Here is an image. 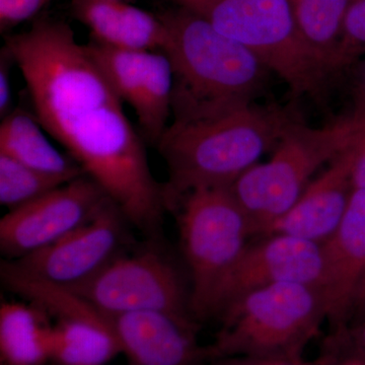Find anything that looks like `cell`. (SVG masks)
<instances>
[{"label": "cell", "instance_id": "cell-13", "mask_svg": "<svg viewBox=\"0 0 365 365\" xmlns=\"http://www.w3.org/2000/svg\"><path fill=\"white\" fill-rule=\"evenodd\" d=\"M107 314L130 365H203L210 360L208 347L198 344L193 321L163 312Z\"/></svg>", "mask_w": 365, "mask_h": 365}, {"label": "cell", "instance_id": "cell-23", "mask_svg": "<svg viewBox=\"0 0 365 365\" xmlns=\"http://www.w3.org/2000/svg\"><path fill=\"white\" fill-rule=\"evenodd\" d=\"M352 131L346 151L351 157V182L353 189L365 190V114L350 116Z\"/></svg>", "mask_w": 365, "mask_h": 365}, {"label": "cell", "instance_id": "cell-25", "mask_svg": "<svg viewBox=\"0 0 365 365\" xmlns=\"http://www.w3.org/2000/svg\"><path fill=\"white\" fill-rule=\"evenodd\" d=\"M332 359L339 355L365 360V319L351 329H338L332 341Z\"/></svg>", "mask_w": 365, "mask_h": 365}, {"label": "cell", "instance_id": "cell-6", "mask_svg": "<svg viewBox=\"0 0 365 365\" xmlns=\"http://www.w3.org/2000/svg\"><path fill=\"white\" fill-rule=\"evenodd\" d=\"M351 131L350 117L319 129L294 121L288 125L272 158L255 165L230 186L254 234L265 235L294 205L314 173L346 150Z\"/></svg>", "mask_w": 365, "mask_h": 365}, {"label": "cell", "instance_id": "cell-11", "mask_svg": "<svg viewBox=\"0 0 365 365\" xmlns=\"http://www.w3.org/2000/svg\"><path fill=\"white\" fill-rule=\"evenodd\" d=\"M123 220L111 200L91 220L46 248L14 262L24 272L58 287L90 280L116 257Z\"/></svg>", "mask_w": 365, "mask_h": 365}, {"label": "cell", "instance_id": "cell-1", "mask_svg": "<svg viewBox=\"0 0 365 365\" xmlns=\"http://www.w3.org/2000/svg\"><path fill=\"white\" fill-rule=\"evenodd\" d=\"M4 48L20 68L45 131L125 220L143 232H157L168 206L165 189L151 174L143 138L125 115L123 101L71 26L40 20L9 36Z\"/></svg>", "mask_w": 365, "mask_h": 365}, {"label": "cell", "instance_id": "cell-9", "mask_svg": "<svg viewBox=\"0 0 365 365\" xmlns=\"http://www.w3.org/2000/svg\"><path fill=\"white\" fill-rule=\"evenodd\" d=\"M109 200L86 175L66 182L1 218L2 253L21 259L40 251L85 225Z\"/></svg>", "mask_w": 365, "mask_h": 365}, {"label": "cell", "instance_id": "cell-33", "mask_svg": "<svg viewBox=\"0 0 365 365\" xmlns=\"http://www.w3.org/2000/svg\"><path fill=\"white\" fill-rule=\"evenodd\" d=\"M364 280H365V277H364ZM362 283H364V282H362ZM360 288H361V287H360Z\"/></svg>", "mask_w": 365, "mask_h": 365}, {"label": "cell", "instance_id": "cell-26", "mask_svg": "<svg viewBox=\"0 0 365 365\" xmlns=\"http://www.w3.org/2000/svg\"><path fill=\"white\" fill-rule=\"evenodd\" d=\"M11 57L6 48L2 49L1 61H0V114L6 117L9 114L11 101V76L9 66Z\"/></svg>", "mask_w": 365, "mask_h": 365}, {"label": "cell", "instance_id": "cell-17", "mask_svg": "<svg viewBox=\"0 0 365 365\" xmlns=\"http://www.w3.org/2000/svg\"><path fill=\"white\" fill-rule=\"evenodd\" d=\"M0 153L66 182L85 176L71 155L53 145L37 117L23 110L11 112L2 120Z\"/></svg>", "mask_w": 365, "mask_h": 365}, {"label": "cell", "instance_id": "cell-5", "mask_svg": "<svg viewBox=\"0 0 365 365\" xmlns=\"http://www.w3.org/2000/svg\"><path fill=\"white\" fill-rule=\"evenodd\" d=\"M199 14L253 53L294 95L322 98L332 74L302 38L292 0H206Z\"/></svg>", "mask_w": 365, "mask_h": 365}, {"label": "cell", "instance_id": "cell-20", "mask_svg": "<svg viewBox=\"0 0 365 365\" xmlns=\"http://www.w3.org/2000/svg\"><path fill=\"white\" fill-rule=\"evenodd\" d=\"M300 34L331 74L346 11L352 0H292Z\"/></svg>", "mask_w": 365, "mask_h": 365}, {"label": "cell", "instance_id": "cell-24", "mask_svg": "<svg viewBox=\"0 0 365 365\" xmlns=\"http://www.w3.org/2000/svg\"><path fill=\"white\" fill-rule=\"evenodd\" d=\"M51 0H0L1 31L30 20Z\"/></svg>", "mask_w": 365, "mask_h": 365}, {"label": "cell", "instance_id": "cell-22", "mask_svg": "<svg viewBox=\"0 0 365 365\" xmlns=\"http://www.w3.org/2000/svg\"><path fill=\"white\" fill-rule=\"evenodd\" d=\"M365 54V0H352L346 11L337 49L334 73H337Z\"/></svg>", "mask_w": 365, "mask_h": 365}, {"label": "cell", "instance_id": "cell-32", "mask_svg": "<svg viewBox=\"0 0 365 365\" xmlns=\"http://www.w3.org/2000/svg\"><path fill=\"white\" fill-rule=\"evenodd\" d=\"M270 365H304L302 360L299 361H285V360H271Z\"/></svg>", "mask_w": 365, "mask_h": 365}, {"label": "cell", "instance_id": "cell-30", "mask_svg": "<svg viewBox=\"0 0 365 365\" xmlns=\"http://www.w3.org/2000/svg\"><path fill=\"white\" fill-rule=\"evenodd\" d=\"M335 365H365V360L357 359V357H346Z\"/></svg>", "mask_w": 365, "mask_h": 365}, {"label": "cell", "instance_id": "cell-28", "mask_svg": "<svg viewBox=\"0 0 365 365\" xmlns=\"http://www.w3.org/2000/svg\"><path fill=\"white\" fill-rule=\"evenodd\" d=\"M212 365H270L271 360L246 359V357H227L213 360Z\"/></svg>", "mask_w": 365, "mask_h": 365}, {"label": "cell", "instance_id": "cell-19", "mask_svg": "<svg viewBox=\"0 0 365 365\" xmlns=\"http://www.w3.org/2000/svg\"><path fill=\"white\" fill-rule=\"evenodd\" d=\"M50 329L34 307L4 302L0 307L2 365H45L50 360Z\"/></svg>", "mask_w": 365, "mask_h": 365}, {"label": "cell", "instance_id": "cell-15", "mask_svg": "<svg viewBox=\"0 0 365 365\" xmlns=\"http://www.w3.org/2000/svg\"><path fill=\"white\" fill-rule=\"evenodd\" d=\"M350 170L351 157L344 150L265 235H287L323 244L339 227L349 203L353 190Z\"/></svg>", "mask_w": 365, "mask_h": 365}, {"label": "cell", "instance_id": "cell-2", "mask_svg": "<svg viewBox=\"0 0 365 365\" xmlns=\"http://www.w3.org/2000/svg\"><path fill=\"white\" fill-rule=\"evenodd\" d=\"M160 19L168 32L163 52L174 73V121L217 116L251 105L267 71L253 53L186 7Z\"/></svg>", "mask_w": 365, "mask_h": 365}, {"label": "cell", "instance_id": "cell-31", "mask_svg": "<svg viewBox=\"0 0 365 365\" xmlns=\"http://www.w3.org/2000/svg\"><path fill=\"white\" fill-rule=\"evenodd\" d=\"M356 302L357 304H359L360 309H362V313L364 314L365 319V280L364 281V283H362L361 288H360Z\"/></svg>", "mask_w": 365, "mask_h": 365}, {"label": "cell", "instance_id": "cell-12", "mask_svg": "<svg viewBox=\"0 0 365 365\" xmlns=\"http://www.w3.org/2000/svg\"><path fill=\"white\" fill-rule=\"evenodd\" d=\"M288 282L323 290L322 245L292 235H269L242 252L218 288L212 314H222L234 300L252 290Z\"/></svg>", "mask_w": 365, "mask_h": 365}, {"label": "cell", "instance_id": "cell-14", "mask_svg": "<svg viewBox=\"0 0 365 365\" xmlns=\"http://www.w3.org/2000/svg\"><path fill=\"white\" fill-rule=\"evenodd\" d=\"M321 245L327 312L339 329L365 277V190H352L342 222Z\"/></svg>", "mask_w": 365, "mask_h": 365}, {"label": "cell", "instance_id": "cell-3", "mask_svg": "<svg viewBox=\"0 0 365 365\" xmlns=\"http://www.w3.org/2000/svg\"><path fill=\"white\" fill-rule=\"evenodd\" d=\"M292 122L282 112L252 105L173 122L157 144L170 173L168 206L193 190L232 186L277 145Z\"/></svg>", "mask_w": 365, "mask_h": 365}, {"label": "cell", "instance_id": "cell-21", "mask_svg": "<svg viewBox=\"0 0 365 365\" xmlns=\"http://www.w3.org/2000/svg\"><path fill=\"white\" fill-rule=\"evenodd\" d=\"M64 184L66 182L57 178L0 153V203L11 210L31 203Z\"/></svg>", "mask_w": 365, "mask_h": 365}, {"label": "cell", "instance_id": "cell-10", "mask_svg": "<svg viewBox=\"0 0 365 365\" xmlns=\"http://www.w3.org/2000/svg\"><path fill=\"white\" fill-rule=\"evenodd\" d=\"M86 50L119 98L135 112L143 138L158 144L172 114L174 73L162 51L121 49L93 41Z\"/></svg>", "mask_w": 365, "mask_h": 365}, {"label": "cell", "instance_id": "cell-7", "mask_svg": "<svg viewBox=\"0 0 365 365\" xmlns=\"http://www.w3.org/2000/svg\"><path fill=\"white\" fill-rule=\"evenodd\" d=\"M180 230L192 278L190 311L197 319L207 318L218 288L248 247L253 227L230 187H209L187 193Z\"/></svg>", "mask_w": 365, "mask_h": 365}, {"label": "cell", "instance_id": "cell-16", "mask_svg": "<svg viewBox=\"0 0 365 365\" xmlns=\"http://www.w3.org/2000/svg\"><path fill=\"white\" fill-rule=\"evenodd\" d=\"M76 19L90 29L96 42L121 49L163 51L168 32L160 16L124 0H72Z\"/></svg>", "mask_w": 365, "mask_h": 365}, {"label": "cell", "instance_id": "cell-29", "mask_svg": "<svg viewBox=\"0 0 365 365\" xmlns=\"http://www.w3.org/2000/svg\"><path fill=\"white\" fill-rule=\"evenodd\" d=\"M184 4L185 7L191 11H195L199 14L201 9H203L204 4H205L206 0H180Z\"/></svg>", "mask_w": 365, "mask_h": 365}, {"label": "cell", "instance_id": "cell-18", "mask_svg": "<svg viewBox=\"0 0 365 365\" xmlns=\"http://www.w3.org/2000/svg\"><path fill=\"white\" fill-rule=\"evenodd\" d=\"M122 353L108 314L62 318L50 329V360L57 365H106Z\"/></svg>", "mask_w": 365, "mask_h": 365}, {"label": "cell", "instance_id": "cell-8", "mask_svg": "<svg viewBox=\"0 0 365 365\" xmlns=\"http://www.w3.org/2000/svg\"><path fill=\"white\" fill-rule=\"evenodd\" d=\"M68 289L103 313L163 312L193 321L176 268L151 250L116 256L90 280Z\"/></svg>", "mask_w": 365, "mask_h": 365}, {"label": "cell", "instance_id": "cell-4", "mask_svg": "<svg viewBox=\"0 0 365 365\" xmlns=\"http://www.w3.org/2000/svg\"><path fill=\"white\" fill-rule=\"evenodd\" d=\"M222 317V330L208 347L210 360L299 361L328 312L321 288L288 282L242 294L225 307Z\"/></svg>", "mask_w": 365, "mask_h": 365}, {"label": "cell", "instance_id": "cell-27", "mask_svg": "<svg viewBox=\"0 0 365 365\" xmlns=\"http://www.w3.org/2000/svg\"><path fill=\"white\" fill-rule=\"evenodd\" d=\"M365 114V61L360 67L353 88V117Z\"/></svg>", "mask_w": 365, "mask_h": 365}]
</instances>
